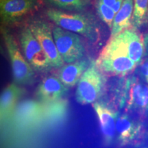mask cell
I'll return each mask as SVG.
<instances>
[{
  "label": "cell",
  "mask_w": 148,
  "mask_h": 148,
  "mask_svg": "<svg viewBox=\"0 0 148 148\" xmlns=\"http://www.w3.org/2000/svg\"><path fill=\"white\" fill-rule=\"evenodd\" d=\"M95 64L102 73L120 76L130 73L137 66L116 37L111 38Z\"/></svg>",
  "instance_id": "obj_1"
},
{
  "label": "cell",
  "mask_w": 148,
  "mask_h": 148,
  "mask_svg": "<svg viewBox=\"0 0 148 148\" xmlns=\"http://www.w3.org/2000/svg\"><path fill=\"white\" fill-rule=\"evenodd\" d=\"M46 15L56 26L82 35L90 42L95 43L99 39L97 24L84 14L49 9L46 11Z\"/></svg>",
  "instance_id": "obj_2"
},
{
  "label": "cell",
  "mask_w": 148,
  "mask_h": 148,
  "mask_svg": "<svg viewBox=\"0 0 148 148\" xmlns=\"http://www.w3.org/2000/svg\"><path fill=\"white\" fill-rule=\"evenodd\" d=\"M1 34L10 58L14 82L20 85L32 84L34 81V69L19 49L16 38L5 29L1 30Z\"/></svg>",
  "instance_id": "obj_3"
},
{
  "label": "cell",
  "mask_w": 148,
  "mask_h": 148,
  "mask_svg": "<svg viewBox=\"0 0 148 148\" xmlns=\"http://www.w3.org/2000/svg\"><path fill=\"white\" fill-rule=\"evenodd\" d=\"M106 79L95 63L92 62L77 83L75 99L82 105L93 103L99 99L104 88Z\"/></svg>",
  "instance_id": "obj_4"
},
{
  "label": "cell",
  "mask_w": 148,
  "mask_h": 148,
  "mask_svg": "<svg viewBox=\"0 0 148 148\" xmlns=\"http://www.w3.org/2000/svg\"><path fill=\"white\" fill-rule=\"evenodd\" d=\"M10 121L16 128L23 132L36 130L45 123V105L32 99L21 101L18 103Z\"/></svg>",
  "instance_id": "obj_5"
},
{
  "label": "cell",
  "mask_w": 148,
  "mask_h": 148,
  "mask_svg": "<svg viewBox=\"0 0 148 148\" xmlns=\"http://www.w3.org/2000/svg\"><path fill=\"white\" fill-rule=\"evenodd\" d=\"M18 40L22 53L33 69L39 72L50 69L51 66L47 54L29 26L23 27L20 30Z\"/></svg>",
  "instance_id": "obj_6"
},
{
  "label": "cell",
  "mask_w": 148,
  "mask_h": 148,
  "mask_svg": "<svg viewBox=\"0 0 148 148\" xmlns=\"http://www.w3.org/2000/svg\"><path fill=\"white\" fill-rule=\"evenodd\" d=\"M52 30L57 49L64 62L72 63L84 57L86 47L79 35L58 26Z\"/></svg>",
  "instance_id": "obj_7"
},
{
  "label": "cell",
  "mask_w": 148,
  "mask_h": 148,
  "mask_svg": "<svg viewBox=\"0 0 148 148\" xmlns=\"http://www.w3.org/2000/svg\"><path fill=\"white\" fill-rule=\"evenodd\" d=\"M28 26L47 54L51 67L62 66L64 62L57 49L49 23L44 20L36 19L31 21Z\"/></svg>",
  "instance_id": "obj_8"
},
{
  "label": "cell",
  "mask_w": 148,
  "mask_h": 148,
  "mask_svg": "<svg viewBox=\"0 0 148 148\" xmlns=\"http://www.w3.org/2000/svg\"><path fill=\"white\" fill-rule=\"evenodd\" d=\"M38 0H0V17L3 25L15 24L36 10Z\"/></svg>",
  "instance_id": "obj_9"
},
{
  "label": "cell",
  "mask_w": 148,
  "mask_h": 148,
  "mask_svg": "<svg viewBox=\"0 0 148 148\" xmlns=\"http://www.w3.org/2000/svg\"><path fill=\"white\" fill-rule=\"evenodd\" d=\"M123 99L127 108L146 113L148 111V84L136 77L130 78L125 84Z\"/></svg>",
  "instance_id": "obj_10"
},
{
  "label": "cell",
  "mask_w": 148,
  "mask_h": 148,
  "mask_svg": "<svg viewBox=\"0 0 148 148\" xmlns=\"http://www.w3.org/2000/svg\"><path fill=\"white\" fill-rule=\"evenodd\" d=\"M68 88L64 85L58 77L48 75L44 77L37 88L36 95L42 103H49L62 99Z\"/></svg>",
  "instance_id": "obj_11"
},
{
  "label": "cell",
  "mask_w": 148,
  "mask_h": 148,
  "mask_svg": "<svg viewBox=\"0 0 148 148\" xmlns=\"http://www.w3.org/2000/svg\"><path fill=\"white\" fill-rule=\"evenodd\" d=\"M92 107L99 120L103 143L110 145L115 136L117 116L112 109L102 102H94Z\"/></svg>",
  "instance_id": "obj_12"
},
{
  "label": "cell",
  "mask_w": 148,
  "mask_h": 148,
  "mask_svg": "<svg viewBox=\"0 0 148 148\" xmlns=\"http://www.w3.org/2000/svg\"><path fill=\"white\" fill-rule=\"evenodd\" d=\"M116 37L126 49L130 58L138 65L146 53L143 38L133 29H125Z\"/></svg>",
  "instance_id": "obj_13"
},
{
  "label": "cell",
  "mask_w": 148,
  "mask_h": 148,
  "mask_svg": "<svg viewBox=\"0 0 148 148\" xmlns=\"http://www.w3.org/2000/svg\"><path fill=\"white\" fill-rule=\"evenodd\" d=\"M23 93L24 89L18 86L15 82L8 84L3 90L1 95L0 105L1 123L12 119L19 99Z\"/></svg>",
  "instance_id": "obj_14"
},
{
  "label": "cell",
  "mask_w": 148,
  "mask_h": 148,
  "mask_svg": "<svg viewBox=\"0 0 148 148\" xmlns=\"http://www.w3.org/2000/svg\"><path fill=\"white\" fill-rule=\"evenodd\" d=\"M141 126L127 114H121L116 118V133L118 140L122 145L134 142L140 136Z\"/></svg>",
  "instance_id": "obj_15"
},
{
  "label": "cell",
  "mask_w": 148,
  "mask_h": 148,
  "mask_svg": "<svg viewBox=\"0 0 148 148\" xmlns=\"http://www.w3.org/2000/svg\"><path fill=\"white\" fill-rule=\"evenodd\" d=\"M89 65V62L86 59H81L72 63H68L61 66L58 77L66 87H73L77 84L82 74Z\"/></svg>",
  "instance_id": "obj_16"
},
{
  "label": "cell",
  "mask_w": 148,
  "mask_h": 148,
  "mask_svg": "<svg viewBox=\"0 0 148 148\" xmlns=\"http://www.w3.org/2000/svg\"><path fill=\"white\" fill-rule=\"evenodd\" d=\"M133 11L134 0H123L121 8L114 16L111 27V38L117 36L132 25Z\"/></svg>",
  "instance_id": "obj_17"
},
{
  "label": "cell",
  "mask_w": 148,
  "mask_h": 148,
  "mask_svg": "<svg viewBox=\"0 0 148 148\" xmlns=\"http://www.w3.org/2000/svg\"><path fill=\"white\" fill-rule=\"evenodd\" d=\"M45 110V123L49 125L58 124L63 121L66 115L68 104L63 98L49 103H44Z\"/></svg>",
  "instance_id": "obj_18"
},
{
  "label": "cell",
  "mask_w": 148,
  "mask_h": 148,
  "mask_svg": "<svg viewBox=\"0 0 148 148\" xmlns=\"http://www.w3.org/2000/svg\"><path fill=\"white\" fill-rule=\"evenodd\" d=\"M148 21V0H134V11L132 25L135 29L140 28Z\"/></svg>",
  "instance_id": "obj_19"
},
{
  "label": "cell",
  "mask_w": 148,
  "mask_h": 148,
  "mask_svg": "<svg viewBox=\"0 0 148 148\" xmlns=\"http://www.w3.org/2000/svg\"><path fill=\"white\" fill-rule=\"evenodd\" d=\"M53 6L69 11H80L86 6L84 0H46Z\"/></svg>",
  "instance_id": "obj_20"
},
{
  "label": "cell",
  "mask_w": 148,
  "mask_h": 148,
  "mask_svg": "<svg viewBox=\"0 0 148 148\" xmlns=\"http://www.w3.org/2000/svg\"><path fill=\"white\" fill-rule=\"evenodd\" d=\"M96 8H97V13L99 14L101 21L104 22L110 28H111L114 16L116 15L115 12L113 10V9L107 6L106 5L103 4L99 0H98L97 4H96Z\"/></svg>",
  "instance_id": "obj_21"
},
{
  "label": "cell",
  "mask_w": 148,
  "mask_h": 148,
  "mask_svg": "<svg viewBox=\"0 0 148 148\" xmlns=\"http://www.w3.org/2000/svg\"><path fill=\"white\" fill-rule=\"evenodd\" d=\"M138 65V73L140 77L148 84V58L143 59Z\"/></svg>",
  "instance_id": "obj_22"
},
{
  "label": "cell",
  "mask_w": 148,
  "mask_h": 148,
  "mask_svg": "<svg viewBox=\"0 0 148 148\" xmlns=\"http://www.w3.org/2000/svg\"><path fill=\"white\" fill-rule=\"evenodd\" d=\"M99 1H100L103 4L106 5L107 6L110 7L111 8H112V7L116 4V3L119 2L118 0H99ZM121 2H123V1H121Z\"/></svg>",
  "instance_id": "obj_23"
},
{
  "label": "cell",
  "mask_w": 148,
  "mask_h": 148,
  "mask_svg": "<svg viewBox=\"0 0 148 148\" xmlns=\"http://www.w3.org/2000/svg\"><path fill=\"white\" fill-rule=\"evenodd\" d=\"M143 42H144V45H145L146 53H147L148 54V32L146 33L145 36H144Z\"/></svg>",
  "instance_id": "obj_24"
}]
</instances>
